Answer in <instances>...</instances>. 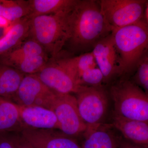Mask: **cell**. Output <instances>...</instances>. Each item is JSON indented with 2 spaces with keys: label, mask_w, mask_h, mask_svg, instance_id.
Returning a JSON list of instances; mask_svg holds the SVG:
<instances>
[{
  "label": "cell",
  "mask_w": 148,
  "mask_h": 148,
  "mask_svg": "<svg viewBox=\"0 0 148 148\" xmlns=\"http://www.w3.org/2000/svg\"><path fill=\"white\" fill-rule=\"evenodd\" d=\"M68 23L69 38L66 45L73 53L91 51L97 43L112 34L98 1L78 0L69 12Z\"/></svg>",
  "instance_id": "6da1fadb"
},
{
  "label": "cell",
  "mask_w": 148,
  "mask_h": 148,
  "mask_svg": "<svg viewBox=\"0 0 148 148\" xmlns=\"http://www.w3.org/2000/svg\"><path fill=\"white\" fill-rule=\"evenodd\" d=\"M112 35L122 65L121 78L129 79L136 71L141 58L148 51V25L140 21L112 29Z\"/></svg>",
  "instance_id": "7a4b0ae2"
},
{
  "label": "cell",
  "mask_w": 148,
  "mask_h": 148,
  "mask_svg": "<svg viewBox=\"0 0 148 148\" xmlns=\"http://www.w3.org/2000/svg\"><path fill=\"white\" fill-rule=\"evenodd\" d=\"M70 11L29 18L28 37L39 43L50 59L61 54L69 40Z\"/></svg>",
  "instance_id": "3957f363"
},
{
  "label": "cell",
  "mask_w": 148,
  "mask_h": 148,
  "mask_svg": "<svg viewBox=\"0 0 148 148\" xmlns=\"http://www.w3.org/2000/svg\"><path fill=\"white\" fill-rule=\"evenodd\" d=\"M112 114L148 122V94L129 79L121 78L108 87Z\"/></svg>",
  "instance_id": "277c9868"
},
{
  "label": "cell",
  "mask_w": 148,
  "mask_h": 148,
  "mask_svg": "<svg viewBox=\"0 0 148 148\" xmlns=\"http://www.w3.org/2000/svg\"><path fill=\"white\" fill-rule=\"evenodd\" d=\"M74 95L80 115L87 127L108 123L111 100L108 87L82 86Z\"/></svg>",
  "instance_id": "5b68a950"
},
{
  "label": "cell",
  "mask_w": 148,
  "mask_h": 148,
  "mask_svg": "<svg viewBox=\"0 0 148 148\" xmlns=\"http://www.w3.org/2000/svg\"><path fill=\"white\" fill-rule=\"evenodd\" d=\"M50 90L59 94L76 93L82 86L78 83L70 56H61L49 59L36 74Z\"/></svg>",
  "instance_id": "8992f818"
},
{
  "label": "cell",
  "mask_w": 148,
  "mask_h": 148,
  "mask_svg": "<svg viewBox=\"0 0 148 148\" xmlns=\"http://www.w3.org/2000/svg\"><path fill=\"white\" fill-rule=\"evenodd\" d=\"M98 2L101 13L112 30L143 21L148 1L101 0Z\"/></svg>",
  "instance_id": "52a82bcc"
},
{
  "label": "cell",
  "mask_w": 148,
  "mask_h": 148,
  "mask_svg": "<svg viewBox=\"0 0 148 148\" xmlns=\"http://www.w3.org/2000/svg\"><path fill=\"white\" fill-rule=\"evenodd\" d=\"M51 110L57 117L58 130L78 140L87 125L80 115L75 95L56 93Z\"/></svg>",
  "instance_id": "ba28073f"
},
{
  "label": "cell",
  "mask_w": 148,
  "mask_h": 148,
  "mask_svg": "<svg viewBox=\"0 0 148 148\" xmlns=\"http://www.w3.org/2000/svg\"><path fill=\"white\" fill-rule=\"evenodd\" d=\"M36 74L25 75L12 103L20 106H37L51 109L56 95Z\"/></svg>",
  "instance_id": "9c48e42d"
},
{
  "label": "cell",
  "mask_w": 148,
  "mask_h": 148,
  "mask_svg": "<svg viewBox=\"0 0 148 148\" xmlns=\"http://www.w3.org/2000/svg\"><path fill=\"white\" fill-rule=\"evenodd\" d=\"M91 52L103 74L107 87L121 78L123 67L112 34L97 43Z\"/></svg>",
  "instance_id": "30bf717a"
},
{
  "label": "cell",
  "mask_w": 148,
  "mask_h": 148,
  "mask_svg": "<svg viewBox=\"0 0 148 148\" xmlns=\"http://www.w3.org/2000/svg\"><path fill=\"white\" fill-rule=\"evenodd\" d=\"M21 133L34 148H82L77 139L58 129L25 128Z\"/></svg>",
  "instance_id": "8fae6325"
},
{
  "label": "cell",
  "mask_w": 148,
  "mask_h": 148,
  "mask_svg": "<svg viewBox=\"0 0 148 148\" xmlns=\"http://www.w3.org/2000/svg\"><path fill=\"white\" fill-rule=\"evenodd\" d=\"M71 60L80 86H106L103 74L91 51L71 56Z\"/></svg>",
  "instance_id": "7c38bea8"
},
{
  "label": "cell",
  "mask_w": 148,
  "mask_h": 148,
  "mask_svg": "<svg viewBox=\"0 0 148 148\" xmlns=\"http://www.w3.org/2000/svg\"><path fill=\"white\" fill-rule=\"evenodd\" d=\"M110 123L87 126L79 139L82 148H118L121 136Z\"/></svg>",
  "instance_id": "4fadbf2b"
},
{
  "label": "cell",
  "mask_w": 148,
  "mask_h": 148,
  "mask_svg": "<svg viewBox=\"0 0 148 148\" xmlns=\"http://www.w3.org/2000/svg\"><path fill=\"white\" fill-rule=\"evenodd\" d=\"M18 106L24 129L58 130V120L53 111L40 106Z\"/></svg>",
  "instance_id": "5bb4252c"
},
{
  "label": "cell",
  "mask_w": 148,
  "mask_h": 148,
  "mask_svg": "<svg viewBox=\"0 0 148 148\" xmlns=\"http://www.w3.org/2000/svg\"><path fill=\"white\" fill-rule=\"evenodd\" d=\"M110 123L125 140L148 148V122L125 118L112 114Z\"/></svg>",
  "instance_id": "9a60e30c"
},
{
  "label": "cell",
  "mask_w": 148,
  "mask_h": 148,
  "mask_svg": "<svg viewBox=\"0 0 148 148\" xmlns=\"http://www.w3.org/2000/svg\"><path fill=\"white\" fill-rule=\"evenodd\" d=\"M30 18L25 17L11 24L5 34L0 38V56L10 52L28 37Z\"/></svg>",
  "instance_id": "2e32d148"
},
{
  "label": "cell",
  "mask_w": 148,
  "mask_h": 148,
  "mask_svg": "<svg viewBox=\"0 0 148 148\" xmlns=\"http://www.w3.org/2000/svg\"><path fill=\"white\" fill-rule=\"evenodd\" d=\"M25 75L0 62V98L12 102Z\"/></svg>",
  "instance_id": "e0dca14e"
},
{
  "label": "cell",
  "mask_w": 148,
  "mask_h": 148,
  "mask_svg": "<svg viewBox=\"0 0 148 148\" xmlns=\"http://www.w3.org/2000/svg\"><path fill=\"white\" fill-rule=\"evenodd\" d=\"M24 129L18 106L0 98V132H21Z\"/></svg>",
  "instance_id": "ac0fdd59"
},
{
  "label": "cell",
  "mask_w": 148,
  "mask_h": 148,
  "mask_svg": "<svg viewBox=\"0 0 148 148\" xmlns=\"http://www.w3.org/2000/svg\"><path fill=\"white\" fill-rule=\"evenodd\" d=\"M31 12L28 18L69 11L78 0H28Z\"/></svg>",
  "instance_id": "d6986e66"
},
{
  "label": "cell",
  "mask_w": 148,
  "mask_h": 148,
  "mask_svg": "<svg viewBox=\"0 0 148 148\" xmlns=\"http://www.w3.org/2000/svg\"><path fill=\"white\" fill-rule=\"evenodd\" d=\"M30 12L28 1L0 0V17L11 24L29 16Z\"/></svg>",
  "instance_id": "ffe728a7"
},
{
  "label": "cell",
  "mask_w": 148,
  "mask_h": 148,
  "mask_svg": "<svg viewBox=\"0 0 148 148\" xmlns=\"http://www.w3.org/2000/svg\"><path fill=\"white\" fill-rule=\"evenodd\" d=\"M42 55H47L39 43L29 38L10 52L0 56V62L5 64L23 58Z\"/></svg>",
  "instance_id": "44dd1931"
},
{
  "label": "cell",
  "mask_w": 148,
  "mask_h": 148,
  "mask_svg": "<svg viewBox=\"0 0 148 148\" xmlns=\"http://www.w3.org/2000/svg\"><path fill=\"white\" fill-rule=\"evenodd\" d=\"M49 59L47 55L39 56L10 61L3 64L16 69L24 75H32L40 71Z\"/></svg>",
  "instance_id": "7402d4cb"
},
{
  "label": "cell",
  "mask_w": 148,
  "mask_h": 148,
  "mask_svg": "<svg viewBox=\"0 0 148 148\" xmlns=\"http://www.w3.org/2000/svg\"><path fill=\"white\" fill-rule=\"evenodd\" d=\"M129 79L148 94V51L141 58L136 71Z\"/></svg>",
  "instance_id": "603a6c76"
},
{
  "label": "cell",
  "mask_w": 148,
  "mask_h": 148,
  "mask_svg": "<svg viewBox=\"0 0 148 148\" xmlns=\"http://www.w3.org/2000/svg\"><path fill=\"white\" fill-rule=\"evenodd\" d=\"M12 135L15 148H34L22 136L21 132H12Z\"/></svg>",
  "instance_id": "cb8c5ba5"
},
{
  "label": "cell",
  "mask_w": 148,
  "mask_h": 148,
  "mask_svg": "<svg viewBox=\"0 0 148 148\" xmlns=\"http://www.w3.org/2000/svg\"><path fill=\"white\" fill-rule=\"evenodd\" d=\"M12 132H0V148H15Z\"/></svg>",
  "instance_id": "d4e9b609"
},
{
  "label": "cell",
  "mask_w": 148,
  "mask_h": 148,
  "mask_svg": "<svg viewBox=\"0 0 148 148\" xmlns=\"http://www.w3.org/2000/svg\"><path fill=\"white\" fill-rule=\"evenodd\" d=\"M118 148H148L143 146L134 144L125 140L122 137L120 140Z\"/></svg>",
  "instance_id": "484cf974"
},
{
  "label": "cell",
  "mask_w": 148,
  "mask_h": 148,
  "mask_svg": "<svg viewBox=\"0 0 148 148\" xmlns=\"http://www.w3.org/2000/svg\"><path fill=\"white\" fill-rule=\"evenodd\" d=\"M143 20L148 25V3L146 5L144 10Z\"/></svg>",
  "instance_id": "4316f807"
}]
</instances>
